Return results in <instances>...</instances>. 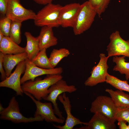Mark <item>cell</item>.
<instances>
[{
    "label": "cell",
    "mask_w": 129,
    "mask_h": 129,
    "mask_svg": "<svg viewBox=\"0 0 129 129\" xmlns=\"http://www.w3.org/2000/svg\"><path fill=\"white\" fill-rule=\"evenodd\" d=\"M62 78L61 74L47 75L43 79L36 78L34 81H27L22 84V87L23 92H27L40 101L48 95L49 88Z\"/></svg>",
    "instance_id": "cell-1"
},
{
    "label": "cell",
    "mask_w": 129,
    "mask_h": 129,
    "mask_svg": "<svg viewBox=\"0 0 129 129\" xmlns=\"http://www.w3.org/2000/svg\"><path fill=\"white\" fill-rule=\"evenodd\" d=\"M62 6L52 3L47 5L36 14L34 22L38 27L47 26L52 28L60 26L59 17Z\"/></svg>",
    "instance_id": "cell-2"
},
{
    "label": "cell",
    "mask_w": 129,
    "mask_h": 129,
    "mask_svg": "<svg viewBox=\"0 0 129 129\" xmlns=\"http://www.w3.org/2000/svg\"><path fill=\"white\" fill-rule=\"evenodd\" d=\"M97 14L96 11L88 1L81 4L76 21L73 28L74 34L79 35L88 30Z\"/></svg>",
    "instance_id": "cell-3"
},
{
    "label": "cell",
    "mask_w": 129,
    "mask_h": 129,
    "mask_svg": "<svg viewBox=\"0 0 129 129\" xmlns=\"http://www.w3.org/2000/svg\"><path fill=\"white\" fill-rule=\"evenodd\" d=\"M0 119L15 123H26L44 120L39 116L30 118L23 116L20 112L18 103L15 97L11 98L7 107L0 112Z\"/></svg>",
    "instance_id": "cell-4"
},
{
    "label": "cell",
    "mask_w": 129,
    "mask_h": 129,
    "mask_svg": "<svg viewBox=\"0 0 129 129\" xmlns=\"http://www.w3.org/2000/svg\"><path fill=\"white\" fill-rule=\"evenodd\" d=\"M48 95L43 99L50 102L53 104L54 113L59 118L64 119L58 106L57 100L59 96L66 92L71 93L75 91L77 89L73 85H68L62 79L51 86L49 88Z\"/></svg>",
    "instance_id": "cell-5"
},
{
    "label": "cell",
    "mask_w": 129,
    "mask_h": 129,
    "mask_svg": "<svg viewBox=\"0 0 129 129\" xmlns=\"http://www.w3.org/2000/svg\"><path fill=\"white\" fill-rule=\"evenodd\" d=\"M36 15L32 10L24 8L19 0H9L5 15L12 21L22 23L28 20H34Z\"/></svg>",
    "instance_id": "cell-6"
},
{
    "label": "cell",
    "mask_w": 129,
    "mask_h": 129,
    "mask_svg": "<svg viewBox=\"0 0 129 129\" xmlns=\"http://www.w3.org/2000/svg\"><path fill=\"white\" fill-rule=\"evenodd\" d=\"M118 109L110 97L100 95L91 102L90 111L94 114L101 113L116 121Z\"/></svg>",
    "instance_id": "cell-7"
},
{
    "label": "cell",
    "mask_w": 129,
    "mask_h": 129,
    "mask_svg": "<svg viewBox=\"0 0 129 129\" xmlns=\"http://www.w3.org/2000/svg\"><path fill=\"white\" fill-rule=\"evenodd\" d=\"M109 39L110 42L106 49L108 58L119 56L129 58V40L123 39L118 31L112 32Z\"/></svg>",
    "instance_id": "cell-8"
},
{
    "label": "cell",
    "mask_w": 129,
    "mask_h": 129,
    "mask_svg": "<svg viewBox=\"0 0 129 129\" xmlns=\"http://www.w3.org/2000/svg\"><path fill=\"white\" fill-rule=\"evenodd\" d=\"M100 60L94 66L91 72V75L84 82L85 86H93L98 83L105 82L109 66L107 64L109 58L104 53L100 54Z\"/></svg>",
    "instance_id": "cell-9"
},
{
    "label": "cell",
    "mask_w": 129,
    "mask_h": 129,
    "mask_svg": "<svg viewBox=\"0 0 129 129\" xmlns=\"http://www.w3.org/2000/svg\"><path fill=\"white\" fill-rule=\"evenodd\" d=\"M26 69L21 80L22 84L29 80L34 81L37 77L44 75L61 74L63 72L61 67L47 69L39 67L27 59L25 60Z\"/></svg>",
    "instance_id": "cell-10"
},
{
    "label": "cell",
    "mask_w": 129,
    "mask_h": 129,
    "mask_svg": "<svg viewBox=\"0 0 129 129\" xmlns=\"http://www.w3.org/2000/svg\"><path fill=\"white\" fill-rule=\"evenodd\" d=\"M24 93L30 97L35 104L36 109L34 116H40L48 122L60 124L64 122V119L57 117L55 116L51 103L42 102L35 99L30 94L25 92Z\"/></svg>",
    "instance_id": "cell-11"
},
{
    "label": "cell",
    "mask_w": 129,
    "mask_h": 129,
    "mask_svg": "<svg viewBox=\"0 0 129 129\" xmlns=\"http://www.w3.org/2000/svg\"><path fill=\"white\" fill-rule=\"evenodd\" d=\"M26 69L25 60L20 63L13 71L8 77L0 83V87H6L14 90L17 95L22 96L23 91L21 83V76Z\"/></svg>",
    "instance_id": "cell-12"
},
{
    "label": "cell",
    "mask_w": 129,
    "mask_h": 129,
    "mask_svg": "<svg viewBox=\"0 0 129 129\" xmlns=\"http://www.w3.org/2000/svg\"><path fill=\"white\" fill-rule=\"evenodd\" d=\"M81 4L73 3L62 6L59 20L60 26L64 28H73L79 13Z\"/></svg>",
    "instance_id": "cell-13"
},
{
    "label": "cell",
    "mask_w": 129,
    "mask_h": 129,
    "mask_svg": "<svg viewBox=\"0 0 129 129\" xmlns=\"http://www.w3.org/2000/svg\"><path fill=\"white\" fill-rule=\"evenodd\" d=\"M58 99L63 106L67 114V117L64 125L60 126L53 124L54 127L59 129H72L74 126L77 125L87 124V122L81 121L71 114L70 102L68 97L66 95L65 93L59 95Z\"/></svg>",
    "instance_id": "cell-14"
},
{
    "label": "cell",
    "mask_w": 129,
    "mask_h": 129,
    "mask_svg": "<svg viewBox=\"0 0 129 129\" xmlns=\"http://www.w3.org/2000/svg\"><path fill=\"white\" fill-rule=\"evenodd\" d=\"M115 121L104 114L97 112L94 113L86 125L77 129H115Z\"/></svg>",
    "instance_id": "cell-15"
},
{
    "label": "cell",
    "mask_w": 129,
    "mask_h": 129,
    "mask_svg": "<svg viewBox=\"0 0 129 129\" xmlns=\"http://www.w3.org/2000/svg\"><path fill=\"white\" fill-rule=\"evenodd\" d=\"M38 37L40 50L44 49H46L58 43V39L54 36L53 28L51 27H42Z\"/></svg>",
    "instance_id": "cell-16"
},
{
    "label": "cell",
    "mask_w": 129,
    "mask_h": 129,
    "mask_svg": "<svg viewBox=\"0 0 129 129\" xmlns=\"http://www.w3.org/2000/svg\"><path fill=\"white\" fill-rule=\"evenodd\" d=\"M27 59V54L25 52L16 54H4L3 65L6 77L11 74L12 70L16 66Z\"/></svg>",
    "instance_id": "cell-17"
},
{
    "label": "cell",
    "mask_w": 129,
    "mask_h": 129,
    "mask_svg": "<svg viewBox=\"0 0 129 129\" xmlns=\"http://www.w3.org/2000/svg\"><path fill=\"white\" fill-rule=\"evenodd\" d=\"M27 40L25 52L27 59L31 61L37 55L40 50L38 37L33 36L29 32H26L24 33Z\"/></svg>",
    "instance_id": "cell-18"
},
{
    "label": "cell",
    "mask_w": 129,
    "mask_h": 129,
    "mask_svg": "<svg viewBox=\"0 0 129 129\" xmlns=\"http://www.w3.org/2000/svg\"><path fill=\"white\" fill-rule=\"evenodd\" d=\"M18 45L9 37L5 36L0 42V52L4 54H16L25 52V47Z\"/></svg>",
    "instance_id": "cell-19"
},
{
    "label": "cell",
    "mask_w": 129,
    "mask_h": 129,
    "mask_svg": "<svg viewBox=\"0 0 129 129\" xmlns=\"http://www.w3.org/2000/svg\"><path fill=\"white\" fill-rule=\"evenodd\" d=\"M105 91L109 94L118 109L129 107V94L118 89L107 88Z\"/></svg>",
    "instance_id": "cell-20"
},
{
    "label": "cell",
    "mask_w": 129,
    "mask_h": 129,
    "mask_svg": "<svg viewBox=\"0 0 129 129\" xmlns=\"http://www.w3.org/2000/svg\"><path fill=\"white\" fill-rule=\"evenodd\" d=\"M125 56H114L112 60L116 65L113 69V71H118L121 74H124L126 80L129 79V62H126Z\"/></svg>",
    "instance_id": "cell-21"
},
{
    "label": "cell",
    "mask_w": 129,
    "mask_h": 129,
    "mask_svg": "<svg viewBox=\"0 0 129 129\" xmlns=\"http://www.w3.org/2000/svg\"><path fill=\"white\" fill-rule=\"evenodd\" d=\"M46 49H44L41 50L31 61L35 65L40 68L47 69H53L54 68L52 65L49 58L47 55Z\"/></svg>",
    "instance_id": "cell-22"
},
{
    "label": "cell",
    "mask_w": 129,
    "mask_h": 129,
    "mask_svg": "<svg viewBox=\"0 0 129 129\" xmlns=\"http://www.w3.org/2000/svg\"><path fill=\"white\" fill-rule=\"evenodd\" d=\"M70 54L69 50L65 48L53 49L49 58L53 68H55L62 59L68 57Z\"/></svg>",
    "instance_id": "cell-23"
},
{
    "label": "cell",
    "mask_w": 129,
    "mask_h": 129,
    "mask_svg": "<svg viewBox=\"0 0 129 129\" xmlns=\"http://www.w3.org/2000/svg\"><path fill=\"white\" fill-rule=\"evenodd\" d=\"M105 82L118 90L129 92V84L127 80H121L108 73Z\"/></svg>",
    "instance_id": "cell-24"
},
{
    "label": "cell",
    "mask_w": 129,
    "mask_h": 129,
    "mask_svg": "<svg viewBox=\"0 0 129 129\" xmlns=\"http://www.w3.org/2000/svg\"><path fill=\"white\" fill-rule=\"evenodd\" d=\"M22 23L12 21L9 37L14 41L19 44L21 42V28Z\"/></svg>",
    "instance_id": "cell-25"
},
{
    "label": "cell",
    "mask_w": 129,
    "mask_h": 129,
    "mask_svg": "<svg viewBox=\"0 0 129 129\" xmlns=\"http://www.w3.org/2000/svg\"><path fill=\"white\" fill-rule=\"evenodd\" d=\"M111 0H88L99 17L104 12Z\"/></svg>",
    "instance_id": "cell-26"
},
{
    "label": "cell",
    "mask_w": 129,
    "mask_h": 129,
    "mask_svg": "<svg viewBox=\"0 0 129 129\" xmlns=\"http://www.w3.org/2000/svg\"><path fill=\"white\" fill-rule=\"evenodd\" d=\"M12 21L6 16L0 20V31L5 36L9 37Z\"/></svg>",
    "instance_id": "cell-27"
},
{
    "label": "cell",
    "mask_w": 129,
    "mask_h": 129,
    "mask_svg": "<svg viewBox=\"0 0 129 129\" xmlns=\"http://www.w3.org/2000/svg\"><path fill=\"white\" fill-rule=\"evenodd\" d=\"M116 119V120L121 119L127 122L129 121V107L118 109Z\"/></svg>",
    "instance_id": "cell-28"
},
{
    "label": "cell",
    "mask_w": 129,
    "mask_h": 129,
    "mask_svg": "<svg viewBox=\"0 0 129 129\" xmlns=\"http://www.w3.org/2000/svg\"><path fill=\"white\" fill-rule=\"evenodd\" d=\"M4 54L0 52V72L1 79L2 81L6 77V73L3 65V60Z\"/></svg>",
    "instance_id": "cell-29"
},
{
    "label": "cell",
    "mask_w": 129,
    "mask_h": 129,
    "mask_svg": "<svg viewBox=\"0 0 129 129\" xmlns=\"http://www.w3.org/2000/svg\"><path fill=\"white\" fill-rule=\"evenodd\" d=\"M9 0H0V13L5 15Z\"/></svg>",
    "instance_id": "cell-30"
},
{
    "label": "cell",
    "mask_w": 129,
    "mask_h": 129,
    "mask_svg": "<svg viewBox=\"0 0 129 129\" xmlns=\"http://www.w3.org/2000/svg\"><path fill=\"white\" fill-rule=\"evenodd\" d=\"M118 125L119 129H128V125L126 124V122L121 119H118Z\"/></svg>",
    "instance_id": "cell-31"
},
{
    "label": "cell",
    "mask_w": 129,
    "mask_h": 129,
    "mask_svg": "<svg viewBox=\"0 0 129 129\" xmlns=\"http://www.w3.org/2000/svg\"><path fill=\"white\" fill-rule=\"evenodd\" d=\"M34 2L38 4L46 5L52 3L54 0H33Z\"/></svg>",
    "instance_id": "cell-32"
},
{
    "label": "cell",
    "mask_w": 129,
    "mask_h": 129,
    "mask_svg": "<svg viewBox=\"0 0 129 129\" xmlns=\"http://www.w3.org/2000/svg\"><path fill=\"white\" fill-rule=\"evenodd\" d=\"M4 36H5L2 32L0 31V42L1 41Z\"/></svg>",
    "instance_id": "cell-33"
},
{
    "label": "cell",
    "mask_w": 129,
    "mask_h": 129,
    "mask_svg": "<svg viewBox=\"0 0 129 129\" xmlns=\"http://www.w3.org/2000/svg\"><path fill=\"white\" fill-rule=\"evenodd\" d=\"M128 129H129V121L128 122Z\"/></svg>",
    "instance_id": "cell-34"
}]
</instances>
